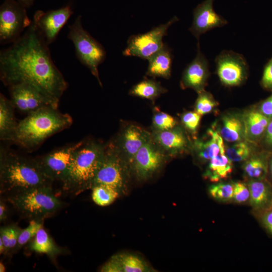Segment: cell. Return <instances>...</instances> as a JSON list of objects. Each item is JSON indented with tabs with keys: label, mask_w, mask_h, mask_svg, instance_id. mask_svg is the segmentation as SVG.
Segmentation results:
<instances>
[{
	"label": "cell",
	"mask_w": 272,
	"mask_h": 272,
	"mask_svg": "<svg viewBox=\"0 0 272 272\" xmlns=\"http://www.w3.org/2000/svg\"><path fill=\"white\" fill-rule=\"evenodd\" d=\"M201 116L196 111H187L181 115V122L184 127L194 134L196 132L199 125Z\"/></svg>",
	"instance_id": "obj_37"
},
{
	"label": "cell",
	"mask_w": 272,
	"mask_h": 272,
	"mask_svg": "<svg viewBox=\"0 0 272 272\" xmlns=\"http://www.w3.org/2000/svg\"><path fill=\"white\" fill-rule=\"evenodd\" d=\"M233 183H217L209 188V193L212 197L216 200L225 202L233 200Z\"/></svg>",
	"instance_id": "obj_33"
},
{
	"label": "cell",
	"mask_w": 272,
	"mask_h": 272,
	"mask_svg": "<svg viewBox=\"0 0 272 272\" xmlns=\"http://www.w3.org/2000/svg\"><path fill=\"white\" fill-rule=\"evenodd\" d=\"M151 136L154 142L168 157L183 154L191 146L184 129L178 125L166 130H153Z\"/></svg>",
	"instance_id": "obj_16"
},
{
	"label": "cell",
	"mask_w": 272,
	"mask_h": 272,
	"mask_svg": "<svg viewBox=\"0 0 272 272\" xmlns=\"http://www.w3.org/2000/svg\"><path fill=\"white\" fill-rule=\"evenodd\" d=\"M105 146L95 141H83L74 154L67 176L62 183L64 190L79 194L91 189L104 156Z\"/></svg>",
	"instance_id": "obj_4"
},
{
	"label": "cell",
	"mask_w": 272,
	"mask_h": 272,
	"mask_svg": "<svg viewBox=\"0 0 272 272\" xmlns=\"http://www.w3.org/2000/svg\"><path fill=\"white\" fill-rule=\"evenodd\" d=\"M83 141L53 150L36 159L46 175L62 183L65 180L76 150Z\"/></svg>",
	"instance_id": "obj_12"
},
{
	"label": "cell",
	"mask_w": 272,
	"mask_h": 272,
	"mask_svg": "<svg viewBox=\"0 0 272 272\" xmlns=\"http://www.w3.org/2000/svg\"><path fill=\"white\" fill-rule=\"evenodd\" d=\"M8 200L22 216L30 220L43 221L62 206L61 201L54 193L52 186L8 195Z\"/></svg>",
	"instance_id": "obj_5"
},
{
	"label": "cell",
	"mask_w": 272,
	"mask_h": 272,
	"mask_svg": "<svg viewBox=\"0 0 272 272\" xmlns=\"http://www.w3.org/2000/svg\"><path fill=\"white\" fill-rule=\"evenodd\" d=\"M5 270H6V268H5V265L2 262H0V271L4 272V271H5Z\"/></svg>",
	"instance_id": "obj_46"
},
{
	"label": "cell",
	"mask_w": 272,
	"mask_h": 272,
	"mask_svg": "<svg viewBox=\"0 0 272 272\" xmlns=\"http://www.w3.org/2000/svg\"><path fill=\"white\" fill-rule=\"evenodd\" d=\"M176 120L171 115L162 111H156L152 118V130L170 129L177 125Z\"/></svg>",
	"instance_id": "obj_34"
},
{
	"label": "cell",
	"mask_w": 272,
	"mask_h": 272,
	"mask_svg": "<svg viewBox=\"0 0 272 272\" xmlns=\"http://www.w3.org/2000/svg\"><path fill=\"white\" fill-rule=\"evenodd\" d=\"M43 220H31L28 226L21 229L19 234L17 249L21 248L35 237L40 228L43 227Z\"/></svg>",
	"instance_id": "obj_35"
},
{
	"label": "cell",
	"mask_w": 272,
	"mask_h": 272,
	"mask_svg": "<svg viewBox=\"0 0 272 272\" xmlns=\"http://www.w3.org/2000/svg\"><path fill=\"white\" fill-rule=\"evenodd\" d=\"M267 179L272 184V152L268 153Z\"/></svg>",
	"instance_id": "obj_44"
},
{
	"label": "cell",
	"mask_w": 272,
	"mask_h": 272,
	"mask_svg": "<svg viewBox=\"0 0 272 272\" xmlns=\"http://www.w3.org/2000/svg\"><path fill=\"white\" fill-rule=\"evenodd\" d=\"M69 29L67 37L74 45L78 59L90 70L102 86L98 67L105 59L104 48L84 29L81 16L69 25Z\"/></svg>",
	"instance_id": "obj_7"
},
{
	"label": "cell",
	"mask_w": 272,
	"mask_h": 272,
	"mask_svg": "<svg viewBox=\"0 0 272 272\" xmlns=\"http://www.w3.org/2000/svg\"><path fill=\"white\" fill-rule=\"evenodd\" d=\"M26 9L15 0H5L0 7V42L13 43L31 24Z\"/></svg>",
	"instance_id": "obj_8"
},
{
	"label": "cell",
	"mask_w": 272,
	"mask_h": 272,
	"mask_svg": "<svg viewBox=\"0 0 272 272\" xmlns=\"http://www.w3.org/2000/svg\"><path fill=\"white\" fill-rule=\"evenodd\" d=\"M234 191L232 201L236 203L243 204L249 201L250 191L247 184L240 181L233 183Z\"/></svg>",
	"instance_id": "obj_38"
},
{
	"label": "cell",
	"mask_w": 272,
	"mask_h": 272,
	"mask_svg": "<svg viewBox=\"0 0 272 272\" xmlns=\"http://www.w3.org/2000/svg\"><path fill=\"white\" fill-rule=\"evenodd\" d=\"M195 104V111L200 115L211 112L217 106V103L212 95L204 90L198 92Z\"/></svg>",
	"instance_id": "obj_36"
},
{
	"label": "cell",
	"mask_w": 272,
	"mask_h": 272,
	"mask_svg": "<svg viewBox=\"0 0 272 272\" xmlns=\"http://www.w3.org/2000/svg\"><path fill=\"white\" fill-rule=\"evenodd\" d=\"M8 87L13 105L23 113L28 114L46 107L58 108V102L28 84L17 83Z\"/></svg>",
	"instance_id": "obj_11"
},
{
	"label": "cell",
	"mask_w": 272,
	"mask_h": 272,
	"mask_svg": "<svg viewBox=\"0 0 272 272\" xmlns=\"http://www.w3.org/2000/svg\"><path fill=\"white\" fill-rule=\"evenodd\" d=\"M131 172L129 165L113 141H111L105 146L104 156L92 187L97 185H104L115 189L120 194L123 193L127 189Z\"/></svg>",
	"instance_id": "obj_6"
},
{
	"label": "cell",
	"mask_w": 272,
	"mask_h": 272,
	"mask_svg": "<svg viewBox=\"0 0 272 272\" xmlns=\"http://www.w3.org/2000/svg\"><path fill=\"white\" fill-rule=\"evenodd\" d=\"M73 13L70 5L46 12L38 10L34 15L33 22L49 45L56 39Z\"/></svg>",
	"instance_id": "obj_14"
},
{
	"label": "cell",
	"mask_w": 272,
	"mask_h": 272,
	"mask_svg": "<svg viewBox=\"0 0 272 272\" xmlns=\"http://www.w3.org/2000/svg\"><path fill=\"white\" fill-rule=\"evenodd\" d=\"M21 5L24 6L26 8H29L31 7L34 2L35 0H17Z\"/></svg>",
	"instance_id": "obj_45"
},
{
	"label": "cell",
	"mask_w": 272,
	"mask_h": 272,
	"mask_svg": "<svg viewBox=\"0 0 272 272\" xmlns=\"http://www.w3.org/2000/svg\"><path fill=\"white\" fill-rule=\"evenodd\" d=\"M217 73L226 86L241 85L247 75L248 65L242 55L232 51H223L216 58Z\"/></svg>",
	"instance_id": "obj_13"
},
{
	"label": "cell",
	"mask_w": 272,
	"mask_h": 272,
	"mask_svg": "<svg viewBox=\"0 0 272 272\" xmlns=\"http://www.w3.org/2000/svg\"><path fill=\"white\" fill-rule=\"evenodd\" d=\"M91 189L92 200L97 205L101 207L111 205L120 195L117 190L107 185H95Z\"/></svg>",
	"instance_id": "obj_30"
},
{
	"label": "cell",
	"mask_w": 272,
	"mask_h": 272,
	"mask_svg": "<svg viewBox=\"0 0 272 272\" xmlns=\"http://www.w3.org/2000/svg\"><path fill=\"white\" fill-rule=\"evenodd\" d=\"M15 107L10 99L0 95V139L13 142L18 122L14 114Z\"/></svg>",
	"instance_id": "obj_22"
},
{
	"label": "cell",
	"mask_w": 272,
	"mask_h": 272,
	"mask_svg": "<svg viewBox=\"0 0 272 272\" xmlns=\"http://www.w3.org/2000/svg\"><path fill=\"white\" fill-rule=\"evenodd\" d=\"M242 119L244 137L251 143L260 142L270 119L256 108L247 112Z\"/></svg>",
	"instance_id": "obj_23"
},
{
	"label": "cell",
	"mask_w": 272,
	"mask_h": 272,
	"mask_svg": "<svg viewBox=\"0 0 272 272\" xmlns=\"http://www.w3.org/2000/svg\"><path fill=\"white\" fill-rule=\"evenodd\" d=\"M72 123V117L59 111L57 108H42L27 114L18 122L13 143L26 150H34Z\"/></svg>",
	"instance_id": "obj_3"
},
{
	"label": "cell",
	"mask_w": 272,
	"mask_h": 272,
	"mask_svg": "<svg viewBox=\"0 0 272 272\" xmlns=\"http://www.w3.org/2000/svg\"><path fill=\"white\" fill-rule=\"evenodd\" d=\"M8 211L6 204L3 201L0 202V221L4 222L8 218Z\"/></svg>",
	"instance_id": "obj_43"
},
{
	"label": "cell",
	"mask_w": 272,
	"mask_h": 272,
	"mask_svg": "<svg viewBox=\"0 0 272 272\" xmlns=\"http://www.w3.org/2000/svg\"><path fill=\"white\" fill-rule=\"evenodd\" d=\"M268 156V153L263 150L254 153L246 160L243 166L245 176L250 180L266 178Z\"/></svg>",
	"instance_id": "obj_27"
},
{
	"label": "cell",
	"mask_w": 272,
	"mask_h": 272,
	"mask_svg": "<svg viewBox=\"0 0 272 272\" xmlns=\"http://www.w3.org/2000/svg\"><path fill=\"white\" fill-rule=\"evenodd\" d=\"M53 182L44 172L36 158L1 147V193L10 195L34 188L52 186Z\"/></svg>",
	"instance_id": "obj_2"
},
{
	"label": "cell",
	"mask_w": 272,
	"mask_h": 272,
	"mask_svg": "<svg viewBox=\"0 0 272 272\" xmlns=\"http://www.w3.org/2000/svg\"><path fill=\"white\" fill-rule=\"evenodd\" d=\"M247 184L249 202L256 215L272 208V184L266 178L250 180Z\"/></svg>",
	"instance_id": "obj_19"
},
{
	"label": "cell",
	"mask_w": 272,
	"mask_h": 272,
	"mask_svg": "<svg viewBox=\"0 0 272 272\" xmlns=\"http://www.w3.org/2000/svg\"><path fill=\"white\" fill-rule=\"evenodd\" d=\"M225 147L209 161L203 177L211 182L217 183L228 178L233 170L232 162L225 153Z\"/></svg>",
	"instance_id": "obj_24"
},
{
	"label": "cell",
	"mask_w": 272,
	"mask_h": 272,
	"mask_svg": "<svg viewBox=\"0 0 272 272\" xmlns=\"http://www.w3.org/2000/svg\"><path fill=\"white\" fill-rule=\"evenodd\" d=\"M209 76V62L201 52L198 42L196 55L184 69L180 87L182 89L191 88L198 93L203 90Z\"/></svg>",
	"instance_id": "obj_18"
},
{
	"label": "cell",
	"mask_w": 272,
	"mask_h": 272,
	"mask_svg": "<svg viewBox=\"0 0 272 272\" xmlns=\"http://www.w3.org/2000/svg\"><path fill=\"white\" fill-rule=\"evenodd\" d=\"M178 21V18L174 16L166 23L155 27L149 32L131 36L123 55L148 60L163 47L165 44L163 38L167 35L168 28Z\"/></svg>",
	"instance_id": "obj_9"
},
{
	"label": "cell",
	"mask_w": 272,
	"mask_h": 272,
	"mask_svg": "<svg viewBox=\"0 0 272 272\" xmlns=\"http://www.w3.org/2000/svg\"><path fill=\"white\" fill-rule=\"evenodd\" d=\"M225 153L232 162L245 161L254 154L252 147L243 141L235 143L226 149Z\"/></svg>",
	"instance_id": "obj_31"
},
{
	"label": "cell",
	"mask_w": 272,
	"mask_h": 272,
	"mask_svg": "<svg viewBox=\"0 0 272 272\" xmlns=\"http://www.w3.org/2000/svg\"><path fill=\"white\" fill-rule=\"evenodd\" d=\"M224 140L229 143L241 141L244 135L242 118L235 115H227L222 119L220 132Z\"/></svg>",
	"instance_id": "obj_28"
},
{
	"label": "cell",
	"mask_w": 272,
	"mask_h": 272,
	"mask_svg": "<svg viewBox=\"0 0 272 272\" xmlns=\"http://www.w3.org/2000/svg\"><path fill=\"white\" fill-rule=\"evenodd\" d=\"M48 46L32 21L10 47L0 52V77L4 84H28L59 103L68 84L53 63Z\"/></svg>",
	"instance_id": "obj_1"
},
{
	"label": "cell",
	"mask_w": 272,
	"mask_h": 272,
	"mask_svg": "<svg viewBox=\"0 0 272 272\" xmlns=\"http://www.w3.org/2000/svg\"><path fill=\"white\" fill-rule=\"evenodd\" d=\"M28 249L33 252L45 254L51 258L63 254L64 250L58 246L47 231L42 227L35 237L28 243Z\"/></svg>",
	"instance_id": "obj_26"
},
{
	"label": "cell",
	"mask_w": 272,
	"mask_h": 272,
	"mask_svg": "<svg viewBox=\"0 0 272 272\" xmlns=\"http://www.w3.org/2000/svg\"><path fill=\"white\" fill-rule=\"evenodd\" d=\"M260 84L264 89L272 91V57L264 66Z\"/></svg>",
	"instance_id": "obj_39"
},
{
	"label": "cell",
	"mask_w": 272,
	"mask_h": 272,
	"mask_svg": "<svg viewBox=\"0 0 272 272\" xmlns=\"http://www.w3.org/2000/svg\"><path fill=\"white\" fill-rule=\"evenodd\" d=\"M106 272H147L152 269L142 258L130 253H120L111 257L101 269Z\"/></svg>",
	"instance_id": "obj_20"
},
{
	"label": "cell",
	"mask_w": 272,
	"mask_h": 272,
	"mask_svg": "<svg viewBox=\"0 0 272 272\" xmlns=\"http://www.w3.org/2000/svg\"><path fill=\"white\" fill-rule=\"evenodd\" d=\"M21 229L16 224L2 227L0 229V239L6 249V253L17 250L18 241Z\"/></svg>",
	"instance_id": "obj_32"
},
{
	"label": "cell",
	"mask_w": 272,
	"mask_h": 272,
	"mask_svg": "<svg viewBox=\"0 0 272 272\" xmlns=\"http://www.w3.org/2000/svg\"><path fill=\"white\" fill-rule=\"evenodd\" d=\"M260 142L264 148V151L272 152V119L269 121Z\"/></svg>",
	"instance_id": "obj_41"
},
{
	"label": "cell",
	"mask_w": 272,
	"mask_h": 272,
	"mask_svg": "<svg viewBox=\"0 0 272 272\" xmlns=\"http://www.w3.org/2000/svg\"><path fill=\"white\" fill-rule=\"evenodd\" d=\"M169 157L151 138L135 155L130 169L139 181L151 178L163 167Z\"/></svg>",
	"instance_id": "obj_10"
},
{
	"label": "cell",
	"mask_w": 272,
	"mask_h": 272,
	"mask_svg": "<svg viewBox=\"0 0 272 272\" xmlns=\"http://www.w3.org/2000/svg\"><path fill=\"white\" fill-rule=\"evenodd\" d=\"M214 0H205L193 12V21L189 31L198 40L202 34L217 27L225 26L227 21L216 13L214 9Z\"/></svg>",
	"instance_id": "obj_17"
},
{
	"label": "cell",
	"mask_w": 272,
	"mask_h": 272,
	"mask_svg": "<svg viewBox=\"0 0 272 272\" xmlns=\"http://www.w3.org/2000/svg\"><path fill=\"white\" fill-rule=\"evenodd\" d=\"M146 75L168 79L171 76L172 57L170 49L165 44L148 60Z\"/></svg>",
	"instance_id": "obj_25"
},
{
	"label": "cell",
	"mask_w": 272,
	"mask_h": 272,
	"mask_svg": "<svg viewBox=\"0 0 272 272\" xmlns=\"http://www.w3.org/2000/svg\"><path fill=\"white\" fill-rule=\"evenodd\" d=\"M167 90L162 87L159 82L154 79H144L133 86L129 90L130 95L155 100Z\"/></svg>",
	"instance_id": "obj_29"
},
{
	"label": "cell",
	"mask_w": 272,
	"mask_h": 272,
	"mask_svg": "<svg viewBox=\"0 0 272 272\" xmlns=\"http://www.w3.org/2000/svg\"><path fill=\"white\" fill-rule=\"evenodd\" d=\"M207 136L206 140H195L192 146L197 158L203 162L210 161L225 147L224 140L218 131L209 129Z\"/></svg>",
	"instance_id": "obj_21"
},
{
	"label": "cell",
	"mask_w": 272,
	"mask_h": 272,
	"mask_svg": "<svg viewBox=\"0 0 272 272\" xmlns=\"http://www.w3.org/2000/svg\"><path fill=\"white\" fill-rule=\"evenodd\" d=\"M257 215L262 227L269 234L272 236V208Z\"/></svg>",
	"instance_id": "obj_40"
},
{
	"label": "cell",
	"mask_w": 272,
	"mask_h": 272,
	"mask_svg": "<svg viewBox=\"0 0 272 272\" xmlns=\"http://www.w3.org/2000/svg\"><path fill=\"white\" fill-rule=\"evenodd\" d=\"M151 138V132L136 124H128L113 141L130 167L139 150Z\"/></svg>",
	"instance_id": "obj_15"
},
{
	"label": "cell",
	"mask_w": 272,
	"mask_h": 272,
	"mask_svg": "<svg viewBox=\"0 0 272 272\" xmlns=\"http://www.w3.org/2000/svg\"><path fill=\"white\" fill-rule=\"evenodd\" d=\"M256 108L263 115L272 119V94L261 101Z\"/></svg>",
	"instance_id": "obj_42"
}]
</instances>
